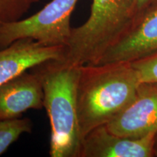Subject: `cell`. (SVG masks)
Instances as JSON below:
<instances>
[{
    "instance_id": "cell-3",
    "label": "cell",
    "mask_w": 157,
    "mask_h": 157,
    "mask_svg": "<svg viewBox=\"0 0 157 157\" xmlns=\"http://www.w3.org/2000/svg\"><path fill=\"white\" fill-rule=\"evenodd\" d=\"M137 15L136 0H93L87 21L71 29L62 61L97 65L129 31Z\"/></svg>"
},
{
    "instance_id": "cell-9",
    "label": "cell",
    "mask_w": 157,
    "mask_h": 157,
    "mask_svg": "<svg viewBox=\"0 0 157 157\" xmlns=\"http://www.w3.org/2000/svg\"><path fill=\"white\" fill-rule=\"evenodd\" d=\"M43 90L35 71L23 72L0 86V119L21 117L30 109H42Z\"/></svg>"
},
{
    "instance_id": "cell-7",
    "label": "cell",
    "mask_w": 157,
    "mask_h": 157,
    "mask_svg": "<svg viewBox=\"0 0 157 157\" xmlns=\"http://www.w3.org/2000/svg\"><path fill=\"white\" fill-rule=\"evenodd\" d=\"M155 135L129 138L113 134L103 125L84 137L80 157H154Z\"/></svg>"
},
{
    "instance_id": "cell-2",
    "label": "cell",
    "mask_w": 157,
    "mask_h": 157,
    "mask_svg": "<svg viewBox=\"0 0 157 157\" xmlns=\"http://www.w3.org/2000/svg\"><path fill=\"white\" fill-rule=\"evenodd\" d=\"M80 66L50 60L34 68L42 82L43 105L50 123V156L80 157L82 139L76 91Z\"/></svg>"
},
{
    "instance_id": "cell-6",
    "label": "cell",
    "mask_w": 157,
    "mask_h": 157,
    "mask_svg": "<svg viewBox=\"0 0 157 157\" xmlns=\"http://www.w3.org/2000/svg\"><path fill=\"white\" fill-rule=\"evenodd\" d=\"M157 51V3L137 17L129 31L109 50L98 64L131 63Z\"/></svg>"
},
{
    "instance_id": "cell-12",
    "label": "cell",
    "mask_w": 157,
    "mask_h": 157,
    "mask_svg": "<svg viewBox=\"0 0 157 157\" xmlns=\"http://www.w3.org/2000/svg\"><path fill=\"white\" fill-rule=\"evenodd\" d=\"M140 82L157 83V51L130 63Z\"/></svg>"
},
{
    "instance_id": "cell-10",
    "label": "cell",
    "mask_w": 157,
    "mask_h": 157,
    "mask_svg": "<svg viewBox=\"0 0 157 157\" xmlns=\"http://www.w3.org/2000/svg\"><path fill=\"white\" fill-rule=\"evenodd\" d=\"M33 123L29 118L0 119V156L23 133L32 131Z\"/></svg>"
},
{
    "instance_id": "cell-1",
    "label": "cell",
    "mask_w": 157,
    "mask_h": 157,
    "mask_svg": "<svg viewBox=\"0 0 157 157\" xmlns=\"http://www.w3.org/2000/svg\"><path fill=\"white\" fill-rule=\"evenodd\" d=\"M76 91L82 139L107 124L132 102L140 83L130 63L80 66Z\"/></svg>"
},
{
    "instance_id": "cell-13",
    "label": "cell",
    "mask_w": 157,
    "mask_h": 157,
    "mask_svg": "<svg viewBox=\"0 0 157 157\" xmlns=\"http://www.w3.org/2000/svg\"><path fill=\"white\" fill-rule=\"evenodd\" d=\"M156 0H136L137 2V17L146 12L156 2Z\"/></svg>"
},
{
    "instance_id": "cell-11",
    "label": "cell",
    "mask_w": 157,
    "mask_h": 157,
    "mask_svg": "<svg viewBox=\"0 0 157 157\" xmlns=\"http://www.w3.org/2000/svg\"><path fill=\"white\" fill-rule=\"evenodd\" d=\"M39 0H0V30L9 23L23 19Z\"/></svg>"
},
{
    "instance_id": "cell-8",
    "label": "cell",
    "mask_w": 157,
    "mask_h": 157,
    "mask_svg": "<svg viewBox=\"0 0 157 157\" xmlns=\"http://www.w3.org/2000/svg\"><path fill=\"white\" fill-rule=\"evenodd\" d=\"M64 47L46 46L31 39H18L0 50V86L50 60H62Z\"/></svg>"
},
{
    "instance_id": "cell-4",
    "label": "cell",
    "mask_w": 157,
    "mask_h": 157,
    "mask_svg": "<svg viewBox=\"0 0 157 157\" xmlns=\"http://www.w3.org/2000/svg\"><path fill=\"white\" fill-rule=\"evenodd\" d=\"M77 1L52 0L34 15L5 25L0 30V50L22 39L65 48L71 34V15Z\"/></svg>"
},
{
    "instance_id": "cell-15",
    "label": "cell",
    "mask_w": 157,
    "mask_h": 157,
    "mask_svg": "<svg viewBox=\"0 0 157 157\" xmlns=\"http://www.w3.org/2000/svg\"><path fill=\"white\" fill-rule=\"evenodd\" d=\"M156 3H157V0H156V2H155L154 4H156Z\"/></svg>"
},
{
    "instance_id": "cell-14",
    "label": "cell",
    "mask_w": 157,
    "mask_h": 157,
    "mask_svg": "<svg viewBox=\"0 0 157 157\" xmlns=\"http://www.w3.org/2000/svg\"><path fill=\"white\" fill-rule=\"evenodd\" d=\"M154 151H155V156L157 157V132L155 135V138H154Z\"/></svg>"
},
{
    "instance_id": "cell-5",
    "label": "cell",
    "mask_w": 157,
    "mask_h": 157,
    "mask_svg": "<svg viewBox=\"0 0 157 157\" xmlns=\"http://www.w3.org/2000/svg\"><path fill=\"white\" fill-rule=\"evenodd\" d=\"M105 126L113 134L129 138L156 134L157 83L140 82L132 102Z\"/></svg>"
}]
</instances>
